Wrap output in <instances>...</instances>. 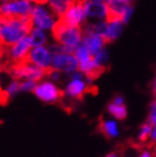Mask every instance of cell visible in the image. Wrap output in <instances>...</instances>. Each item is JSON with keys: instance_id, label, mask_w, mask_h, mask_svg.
<instances>
[{"instance_id": "4fadbf2b", "label": "cell", "mask_w": 156, "mask_h": 157, "mask_svg": "<svg viewBox=\"0 0 156 157\" xmlns=\"http://www.w3.org/2000/svg\"><path fill=\"white\" fill-rule=\"evenodd\" d=\"M123 22H114V24H108L107 30L105 35H103V38L105 40V44H111L118 38L122 30H123Z\"/></svg>"}, {"instance_id": "ba28073f", "label": "cell", "mask_w": 156, "mask_h": 157, "mask_svg": "<svg viewBox=\"0 0 156 157\" xmlns=\"http://www.w3.org/2000/svg\"><path fill=\"white\" fill-rule=\"evenodd\" d=\"M33 16L35 19V24L37 28L40 29H49L54 26V13L48 12L45 8L40 6H36L33 8Z\"/></svg>"}, {"instance_id": "d4e9b609", "label": "cell", "mask_w": 156, "mask_h": 157, "mask_svg": "<svg viewBox=\"0 0 156 157\" xmlns=\"http://www.w3.org/2000/svg\"><path fill=\"white\" fill-rule=\"evenodd\" d=\"M152 151H153V155H154V157H156V145L154 146V148L152 149Z\"/></svg>"}, {"instance_id": "5bb4252c", "label": "cell", "mask_w": 156, "mask_h": 157, "mask_svg": "<svg viewBox=\"0 0 156 157\" xmlns=\"http://www.w3.org/2000/svg\"><path fill=\"white\" fill-rule=\"evenodd\" d=\"M107 112L118 121H124L127 117V108L125 104H115L109 101L106 106Z\"/></svg>"}, {"instance_id": "cb8c5ba5", "label": "cell", "mask_w": 156, "mask_h": 157, "mask_svg": "<svg viewBox=\"0 0 156 157\" xmlns=\"http://www.w3.org/2000/svg\"><path fill=\"white\" fill-rule=\"evenodd\" d=\"M152 93H153L154 98H156V78L154 79V85H153V87H152Z\"/></svg>"}, {"instance_id": "ffe728a7", "label": "cell", "mask_w": 156, "mask_h": 157, "mask_svg": "<svg viewBox=\"0 0 156 157\" xmlns=\"http://www.w3.org/2000/svg\"><path fill=\"white\" fill-rule=\"evenodd\" d=\"M0 93H1V106H7L11 100V94L7 89H3V88L1 89Z\"/></svg>"}, {"instance_id": "9c48e42d", "label": "cell", "mask_w": 156, "mask_h": 157, "mask_svg": "<svg viewBox=\"0 0 156 157\" xmlns=\"http://www.w3.org/2000/svg\"><path fill=\"white\" fill-rule=\"evenodd\" d=\"M83 45L87 48V50L90 54L96 56L99 52H102L103 49H104V46L106 44L102 35L86 33V35L83 36Z\"/></svg>"}, {"instance_id": "9a60e30c", "label": "cell", "mask_w": 156, "mask_h": 157, "mask_svg": "<svg viewBox=\"0 0 156 157\" xmlns=\"http://www.w3.org/2000/svg\"><path fill=\"white\" fill-rule=\"evenodd\" d=\"M153 125L150 124V121H145L144 124H142L138 129V137L137 142L141 143L142 145H144L146 147L147 143L150 142V137H152V133H153Z\"/></svg>"}, {"instance_id": "603a6c76", "label": "cell", "mask_w": 156, "mask_h": 157, "mask_svg": "<svg viewBox=\"0 0 156 157\" xmlns=\"http://www.w3.org/2000/svg\"><path fill=\"white\" fill-rule=\"evenodd\" d=\"M30 1H33V2H36L38 5H45L49 1V0H30Z\"/></svg>"}, {"instance_id": "44dd1931", "label": "cell", "mask_w": 156, "mask_h": 157, "mask_svg": "<svg viewBox=\"0 0 156 157\" xmlns=\"http://www.w3.org/2000/svg\"><path fill=\"white\" fill-rule=\"evenodd\" d=\"M111 101H113V103H115V104H125L124 98L122 95H116V96H114L113 98H111Z\"/></svg>"}, {"instance_id": "7402d4cb", "label": "cell", "mask_w": 156, "mask_h": 157, "mask_svg": "<svg viewBox=\"0 0 156 157\" xmlns=\"http://www.w3.org/2000/svg\"><path fill=\"white\" fill-rule=\"evenodd\" d=\"M138 157H154V155H153V151H150V149H145L143 153L139 154Z\"/></svg>"}, {"instance_id": "7a4b0ae2", "label": "cell", "mask_w": 156, "mask_h": 157, "mask_svg": "<svg viewBox=\"0 0 156 157\" xmlns=\"http://www.w3.org/2000/svg\"><path fill=\"white\" fill-rule=\"evenodd\" d=\"M33 93L42 101L57 106H59L66 98V90L59 89L49 82L37 85Z\"/></svg>"}, {"instance_id": "2e32d148", "label": "cell", "mask_w": 156, "mask_h": 157, "mask_svg": "<svg viewBox=\"0 0 156 157\" xmlns=\"http://www.w3.org/2000/svg\"><path fill=\"white\" fill-rule=\"evenodd\" d=\"M30 41H31L33 47H40V46L45 45L47 42V38H46V35L44 33L42 29L35 28L33 33H30Z\"/></svg>"}, {"instance_id": "5b68a950", "label": "cell", "mask_w": 156, "mask_h": 157, "mask_svg": "<svg viewBox=\"0 0 156 157\" xmlns=\"http://www.w3.org/2000/svg\"><path fill=\"white\" fill-rule=\"evenodd\" d=\"M53 67L60 73H75L79 70V61L75 55L58 54L53 57Z\"/></svg>"}, {"instance_id": "8992f818", "label": "cell", "mask_w": 156, "mask_h": 157, "mask_svg": "<svg viewBox=\"0 0 156 157\" xmlns=\"http://www.w3.org/2000/svg\"><path fill=\"white\" fill-rule=\"evenodd\" d=\"M33 8L27 0H9L1 5V15L29 16Z\"/></svg>"}, {"instance_id": "4316f807", "label": "cell", "mask_w": 156, "mask_h": 157, "mask_svg": "<svg viewBox=\"0 0 156 157\" xmlns=\"http://www.w3.org/2000/svg\"><path fill=\"white\" fill-rule=\"evenodd\" d=\"M83 1H85V2H87V0H83Z\"/></svg>"}, {"instance_id": "e0dca14e", "label": "cell", "mask_w": 156, "mask_h": 157, "mask_svg": "<svg viewBox=\"0 0 156 157\" xmlns=\"http://www.w3.org/2000/svg\"><path fill=\"white\" fill-rule=\"evenodd\" d=\"M146 121H150L153 126L156 124V98H154V100L150 103V113H148V117H147Z\"/></svg>"}, {"instance_id": "7c38bea8", "label": "cell", "mask_w": 156, "mask_h": 157, "mask_svg": "<svg viewBox=\"0 0 156 157\" xmlns=\"http://www.w3.org/2000/svg\"><path fill=\"white\" fill-rule=\"evenodd\" d=\"M74 0H49L48 5L50 11L54 13L55 17H61L67 11Z\"/></svg>"}, {"instance_id": "52a82bcc", "label": "cell", "mask_w": 156, "mask_h": 157, "mask_svg": "<svg viewBox=\"0 0 156 157\" xmlns=\"http://www.w3.org/2000/svg\"><path fill=\"white\" fill-rule=\"evenodd\" d=\"M29 61L36 66L41 67V68H50L53 67V59L50 56V50L40 46V47H35L31 49L29 56Z\"/></svg>"}, {"instance_id": "484cf974", "label": "cell", "mask_w": 156, "mask_h": 157, "mask_svg": "<svg viewBox=\"0 0 156 157\" xmlns=\"http://www.w3.org/2000/svg\"><path fill=\"white\" fill-rule=\"evenodd\" d=\"M92 1H99V2H103V1H107V0H92Z\"/></svg>"}, {"instance_id": "d6986e66", "label": "cell", "mask_w": 156, "mask_h": 157, "mask_svg": "<svg viewBox=\"0 0 156 157\" xmlns=\"http://www.w3.org/2000/svg\"><path fill=\"white\" fill-rule=\"evenodd\" d=\"M20 86L22 91H33L37 85L36 82H33V80H22V82H20Z\"/></svg>"}, {"instance_id": "30bf717a", "label": "cell", "mask_w": 156, "mask_h": 157, "mask_svg": "<svg viewBox=\"0 0 156 157\" xmlns=\"http://www.w3.org/2000/svg\"><path fill=\"white\" fill-rule=\"evenodd\" d=\"M96 130L99 134H102V136L105 137L107 140H111L114 137H116L118 135V128L117 125L114 121H106L104 116H99L97 119V126Z\"/></svg>"}, {"instance_id": "ac0fdd59", "label": "cell", "mask_w": 156, "mask_h": 157, "mask_svg": "<svg viewBox=\"0 0 156 157\" xmlns=\"http://www.w3.org/2000/svg\"><path fill=\"white\" fill-rule=\"evenodd\" d=\"M108 61V54L106 50L103 49L102 52H99L98 54L95 56V63H98V65H102V66H108L107 65Z\"/></svg>"}, {"instance_id": "277c9868", "label": "cell", "mask_w": 156, "mask_h": 157, "mask_svg": "<svg viewBox=\"0 0 156 157\" xmlns=\"http://www.w3.org/2000/svg\"><path fill=\"white\" fill-rule=\"evenodd\" d=\"M97 95L98 88L97 86L93 85L90 82H85L80 79H74L69 82L66 88V95L75 100L83 101L86 95Z\"/></svg>"}, {"instance_id": "3957f363", "label": "cell", "mask_w": 156, "mask_h": 157, "mask_svg": "<svg viewBox=\"0 0 156 157\" xmlns=\"http://www.w3.org/2000/svg\"><path fill=\"white\" fill-rule=\"evenodd\" d=\"M86 2L83 0H74L67 11L61 17H59L66 25L70 27H81L86 19V12H85Z\"/></svg>"}, {"instance_id": "83f0119b", "label": "cell", "mask_w": 156, "mask_h": 157, "mask_svg": "<svg viewBox=\"0 0 156 157\" xmlns=\"http://www.w3.org/2000/svg\"><path fill=\"white\" fill-rule=\"evenodd\" d=\"M155 78H156V76H155Z\"/></svg>"}, {"instance_id": "6da1fadb", "label": "cell", "mask_w": 156, "mask_h": 157, "mask_svg": "<svg viewBox=\"0 0 156 157\" xmlns=\"http://www.w3.org/2000/svg\"><path fill=\"white\" fill-rule=\"evenodd\" d=\"M51 33L57 44L64 46L70 55H75L76 49L79 47V42L83 38V28L70 27L58 18L51 28Z\"/></svg>"}, {"instance_id": "8fae6325", "label": "cell", "mask_w": 156, "mask_h": 157, "mask_svg": "<svg viewBox=\"0 0 156 157\" xmlns=\"http://www.w3.org/2000/svg\"><path fill=\"white\" fill-rule=\"evenodd\" d=\"M85 12L87 18L102 19L106 16V3L99 1H88L86 2Z\"/></svg>"}]
</instances>
